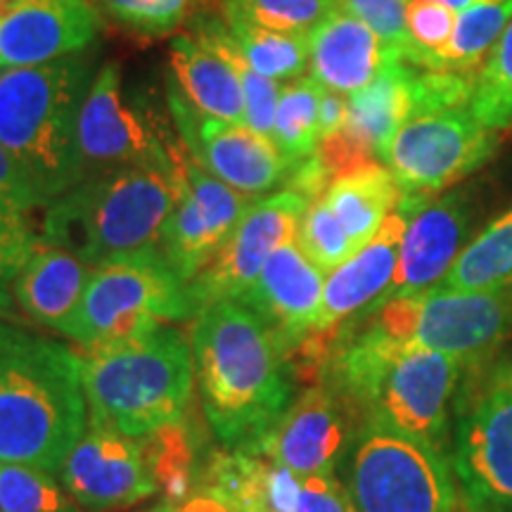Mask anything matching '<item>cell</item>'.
Segmentation results:
<instances>
[{"label": "cell", "instance_id": "1", "mask_svg": "<svg viewBox=\"0 0 512 512\" xmlns=\"http://www.w3.org/2000/svg\"><path fill=\"white\" fill-rule=\"evenodd\" d=\"M463 377L465 368L456 358L354 320L339 337L320 382L342 399L356 427L370 422L451 453Z\"/></svg>", "mask_w": 512, "mask_h": 512}, {"label": "cell", "instance_id": "2", "mask_svg": "<svg viewBox=\"0 0 512 512\" xmlns=\"http://www.w3.org/2000/svg\"><path fill=\"white\" fill-rule=\"evenodd\" d=\"M192 366L214 437L252 448L292 403L290 349L259 313L223 299L195 313Z\"/></svg>", "mask_w": 512, "mask_h": 512}, {"label": "cell", "instance_id": "3", "mask_svg": "<svg viewBox=\"0 0 512 512\" xmlns=\"http://www.w3.org/2000/svg\"><path fill=\"white\" fill-rule=\"evenodd\" d=\"M86 427L76 351L0 316V460L60 475Z\"/></svg>", "mask_w": 512, "mask_h": 512}, {"label": "cell", "instance_id": "4", "mask_svg": "<svg viewBox=\"0 0 512 512\" xmlns=\"http://www.w3.org/2000/svg\"><path fill=\"white\" fill-rule=\"evenodd\" d=\"M91 427L147 437L181 422L192 399L190 339L174 325L114 342L76 344Z\"/></svg>", "mask_w": 512, "mask_h": 512}, {"label": "cell", "instance_id": "5", "mask_svg": "<svg viewBox=\"0 0 512 512\" xmlns=\"http://www.w3.org/2000/svg\"><path fill=\"white\" fill-rule=\"evenodd\" d=\"M176 190V159L83 178L43 209L41 238L88 266L155 252L174 211Z\"/></svg>", "mask_w": 512, "mask_h": 512}, {"label": "cell", "instance_id": "6", "mask_svg": "<svg viewBox=\"0 0 512 512\" xmlns=\"http://www.w3.org/2000/svg\"><path fill=\"white\" fill-rule=\"evenodd\" d=\"M95 79L86 50L36 67L0 69V145L48 204L83 181L79 114Z\"/></svg>", "mask_w": 512, "mask_h": 512}, {"label": "cell", "instance_id": "7", "mask_svg": "<svg viewBox=\"0 0 512 512\" xmlns=\"http://www.w3.org/2000/svg\"><path fill=\"white\" fill-rule=\"evenodd\" d=\"M384 335L456 358L465 373L489 366L512 332V290H451L437 285L389 297L356 318Z\"/></svg>", "mask_w": 512, "mask_h": 512}, {"label": "cell", "instance_id": "8", "mask_svg": "<svg viewBox=\"0 0 512 512\" xmlns=\"http://www.w3.org/2000/svg\"><path fill=\"white\" fill-rule=\"evenodd\" d=\"M356 512H458L451 453L387 427H356L344 463Z\"/></svg>", "mask_w": 512, "mask_h": 512}, {"label": "cell", "instance_id": "9", "mask_svg": "<svg viewBox=\"0 0 512 512\" xmlns=\"http://www.w3.org/2000/svg\"><path fill=\"white\" fill-rule=\"evenodd\" d=\"M451 463L463 512H512V363L465 373Z\"/></svg>", "mask_w": 512, "mask_h": 512}, {"label": "cell", "instance_id": "10", "mask_svg": "<svg viewBox=\"0 0 512 512\" xmlns=\"http://www.w3.org/2000/svg\"><path fill=\"white\" fill-rule=\"evenodd\" d=\"M185 318H195L188 283L155 249L95 266L60 335L76 344L114 342Z\"/></svg>", "mask_w": 512, "mask_h": 512}, {"label": "cell", "instance_id": "11", "mask_svg": "<svg viewBox=\"0 0 512 512\" xmlns=\"http://www.w3.org/2000/svg\"><path fill=\"white\" fill-rule=\"evenodd\" d=\"M496 147L491 128L467 107L418 112L389 145L384 164L411 200H434L453 183L477 171Z\"/></svg>", "mask_w": 512, "mask_h": 512}, {"label": "cell", "instance_id": "12", "mask_svg": "<svg viewBox=\"0 0 512 512\" xmlns=\"http://www.w3.org/2000/svg\"><path fill=\"white\" fill-rule=\"evenodd\" d=\"M181 136L145 107L124 98L119 64L107 62L95 72L79 114V157L83 178L143 164H174Z\"/></svg>", "mask_w": 512, "mask_h": 512}, {"label": "cell", "instance_id": "13", "mask_svg": "<svg viewBox=\"0 0 512 512\" xmlns=\"http://www.w3.org/2000/svg\"><path fill=\"white\" fill-rule=\"evenodd\" d=\"M176 178V204L164 226L159 252L190 283L259 197L242 195L211 176L183 140L176 150Z\"/></svg>", "mask_w": 512, "mask_h": 512}, {"label": "cell", "instance_id": "14", "mask_svg": "<svg viewBox=\"0 0 512 512\" xmlns=\"http://www.w3.org/2000/svg\"><path fill=\"white\" fill-rule=\"evenodd\" d=\"M306 207L309 200L292 190L254 200L226 242L188 283L195 313L223 299H240L264 271L268 256L297 238Z\"/></svg>", "mask_w": 512, "mask_h": 512}, {"label": "cell", "instance_id": "15", "mask_svg": "<svg viewBox=\"0 0 512 512\" xmlns=\"http://www.w3.org/2000/svg\"><path fill=\"white\" fill-rule=\"evenodd\" d=\"M169 110L176 133L192 157L233 190L261 197L290 181L294 166L273 138L261 136L245 124H230L197 112L174 86H169Z\"/></svg>", "mask_w": 512, "mask_h": 512}, {"label": "cell", "instance_id": "16", "mask_svg": "<svg viewBox=\"0 0 512 512\" xmlns=\"http://www.w3.org/2000/svg\"><path fill=\"white\" fill-rule=\"evenodd\" d=\"M240 55L223 12H207L190 31L171 38V86L207 117L245 124V93L235 57Z\"/></svg>", "mask_w": 512, "mask_h": 512}, {"label": "cell", "instance_id": "17", "mask_svg": "<svg viewBox=\"0 0 512 512\" xmlns=\"http://www.w3.org/2000/svg\"><path fill=\"white\" fill-rule=\"evenodd\" d=\"M67 494L86 510H119L157 494L143 441L91 427L76 441L60 470Z\"/></svg>", "mask_w": 512, "mask_h": 512}, {"label": "cell", "instance_id": "18", "mask_svg": "<svg viewBox=\"0 0 512 512\" xmlns=\"http://www.w3.org/2000/svg\"><path fill=\"white\" fill-rule=\"evenodd\" d=\"M356 422L349 408L325 382L306 387L280 415L273 430L247 451L264 453L290 467L294 475H332L342 458Z\"/></svg>", "mask_w": 512, "mask_h": 512}, {"label": "cell", "instance_id": "19", "mask_svg": "<svg viewBox=\"0 0 512 512\" xmlns=\"http://www.w3.org/2000/svg\"><path fill=\"white\" fill-rule=\"evenodd\" d=\"M399 209L408 216V223L392 287L384 299L441 285L470 235V209L458 192L434 200L401 197Z\"/></svg>", "mask_w": 512, "mask_h": 512}, {"label": "cell", "instance_id": "20", "mask_svg": "<svg viewBox=\"0 0 512 512\" xmlns=\"http://www.w3.org/2000/svg\"><path fill=\"white\" fill-rule=\"evenodd\" d=\"M102 27L93 0H17L0 17V69L83 53Z\"/></svg>", "mask_w": 512, "mask_h": 512}, {"label": "cell", "instance_id": "21", "mask_svg": "<svg viewBox=\"0 0 512 512\" xmlns=\"http://www.w3.org/2000/svg\"><path fill=\"white\" fill-rule=\"evenodd\" d=\"M325 271L302 252L297 238L268 256L264 271L238 302L259 313L292 351L316 325L323 304Z\"/></svg>", "mask_w": 512, "mask_h": 512}, {"label": "cell", "instance_id": "22", "mask_svg": "<svg viewBox=\"0 0 512 512\" xmlns=\"http://www.w3.org/2000/svg\"><path fill=\"white\" fill-rule=\"evenodd\" d=\"M200 475L202 491L240 512H297L304 482L290 467L247 448L211 453Z\"/></svg>", "mask_w": 512, "mask_h": 512}, {"label": "cell", "instance_id": "23", "mask_svg": "<svg viewBox=\"0 0 512 512\" xmlns=\"http://www.w3.org/2000/svg\"><path fill=\"white\" fill-rule=\"evenodd\" d=\"M389 60L377 34L339 5L309 34L311 79L328 91L354 95Z\"/></svg>", "mask_w": 512, "mask_h": 512}, {"label": "cell", "instance_id": "24", "mask_svg": "<svg viewBox=\"0 0 512 512\" xmlns=\"http://www.w3.org/2000/svg\"><path fill=\"white\" fill-rule=\"evenodd\" d=\"M91 273L93 268L79 256L41 238L12 285L17 309L36 323L62 332L79 309Z\"/></svg>", "mask_w": 512, "mask_h": 512}, {"label": "cell", "instance_id": "25", "mask_svg": "<svg viewBox=\"0 0 512 512\" xmlns=\"http://www.w3.org/2000/svg\"><path fill=\"white\" fill-rule=\"evenodd\" d=\"M415 112V67L389 57L366 88L349 95L344 131L384 162L399 128Z\"/></svg>", "mask_w": 512, "mask_h": 512}, {"label": "cell", "instance_id": "26", "mask_svg": "<svg viewBox=\"0 0 512 512\" xmlns=\"http://www.w3.org/2000/svg\"><path fill=\"white\" fill-rule=\"evenodd\" d=\"M401 197L392 171L377 162L332 181L323 200L335 211L356 249H361L375 238L387 216L399 209Z\"/></svg>", "mask_w": 512, "mask_h": 512}, {"label": "cell", "instance_id": "27", "mask_svg": "<svg viewBox=\"0 0 512 512\" xmlns=\"http://www.w3.org/2000/svg\"><path fill=\"white\" fill-rule=\"evenodd\" d=\"M223 19L240 55L256 74L275 81H294L302 79L309 69V34H285L259 27L233 12H223Z\"/></svg>", "mask_w": 512, "mask_h": 512}, {"label": "cell", "instance_id": "28", "mask_svg": "<svg viewBox=\"0 0 512 512\" xmlns=\"http://www.w3.org/2000/svg\"><path fill=\"white\" fill-rule=\"evenodd\" d=\"M512 280V211L467 245L441 285L451 290H496Z\"/></svg>", "mask_w": 512, "mask_h": 512}, {"label": "cell", "instance_id": "29", "mask_svg": "<svg viewBox=\"0 0 512 512\" xmlns=\"http://www.w3.org/2000/svg\"><path fill=\"white\" fill-rule=\"evenodd\" d=\"M512 22V0L494 5H472L458 15L451 41L434 55L427 69L472 74L491 53L505 27Z\"/></svg>", "mask_w": 512, "mask_h": 512}, {"label": "cell", "instance_id": "30", "mask_svg": "<svg viewBox=\"0 0 512 512\" xmlns=\"http://www.w3.org/2000/svg\"><path fill=\"white\" fill-rule=\"evenodd\" d=\"M320 95L323 86L316 79H294L283 86L275 110L273 143L290 159L292 166L311 157L320 145Z\"/></svg>", "mask_w": 512, "mask_h": 512}, {"label": "cell", "instance_id": "31", "mask_svg": "<svg viewBox=\"0 0 512 512\" xmlns=\"http://www.w3.org/2000/svg\"><path fill=\"white\" fill-rule=\"evenodd\" d=\"M143 448L157 489L164 491V503L181 505L195 484V446L183 420L147 434Z\"/></svg>", "mask_w": 512, "mask_h": 512}, {"label": "cell", "instance_id": "32", "mask_svg": "<svg viewBox=\"0 0 512 512\" xmlns=\"http://www.w3.org/2000/svg\"><path fill=\"white\" fill-rule=\"evenodd\" d=\"M470 112L491 131L512 126V22L477 72Z\"/></svg>", "mask_w": 512, "mask_h": 512}, {"label": "cell", "instance_id": "33", "mask_svg": "<svg viewBox=\"0 0 512 512\" xmlns=\"http://www.w3.org/2000/svg\"><path fill=\"white\" fill-rule=\"evenodd\" d=\"M114 22L143 36H162L192 24L207 12L223 10V0H100Z\"/></svg>", "mask_w": 512, "mask_h": 512}, {"label": "cell", "instance_id": "34", "mask_svg": "<svg viewBox=\"0 0 512 512\" xmlns=\"http://www.w3.org/2000/svg\"><path fill=\"white\" fill-rule=\"evenodd\" d=\"M0 512H76V505L50 472L0 460Z\"/></svg>", "mask_w": 512, "mask_h": 512}, {"label": "cell", "instance_id": "35", "mask_svg": "<svg viewBox=\"0 0 512 512\" xmlns=\"http://www.w3.org/2000/svg\"><path fill=\"white\" fill-rule=\"evenodd\" d=\"M342 0H223V12L285 34H311Z\"/></svg>", "mask_w": 512, "mask_h": 512}, {"label": "cell", "instance_id": "36", "mask_svg": "<svg viewBox=\"0 0 512 512\" xmlns=\"http://www.w3.org/2000/svg\"><path fill=\"white\" fill-rule=\"evenodd\" d=\"M297 242L302 252L325 273L335 271L356 252L349 233L323 197L309 202V207H306L297 230Z\"/></svg>", "mask_w": 512, "mask_h": 512}, {"label": "cell", "instance_id": "37", "mask_svg": "<svg viewBox=\"0 0 512 512\" xmlns=\"http://www.w3.org/2000/svg\"><path fill=\"white\" fill-rule=\"evenodd\" d=\"M458 15L441 0H408L406 5V31L411 48L406 60L413 67L427 69L434 55L451 41Z\"/></svg>", "mask_w": 512, "mask_h": 512}, {"label": "cell", "instance_id": "38", "mask_svg": "<svg viewBox=\"0 0 512 512\" xmlns=\"http://www.w3.org/2000/svg\"><path fill=\"white\" fill-rule=\"evenodd\" d=\"M38 240L41 235L31 226L29 214L0 209V316L3 318H10L17 309L12 285Z\"/></svg>", "mask_w": 512, "mask_h": 512}, {"label": "cell", "instance_id": "39", "mask_svg": "<svg viewBox=\"0 0 512 512\" xmlns=\"http://www.w3.org/2000/svg\"><path fill=\"white\" fill-rule=\"evenodd\" d=\"M406 5L408 0H342V8L373 29L394 60H406L411 48L406 31Z\"/></svg>", "mask_w": 512, "mask_h": 512}, {"label": "cell", "instance_id": "40", "mask_svg": "<svg viewBox=\"0 0 512 512\" xmlns=\"http://www.w3.org/2000/svg\"><path fill=\"white\" fill-rule=\"evenodd\" d=\"M235 69H238L242 93H245V126L261 133V136L273 138L275 110H278L283 86H280V81L256 74L242 55L235 57Z\"/></svg>", "mask_w": 512, "mask_h": 512}, {"label": "cell", "instance_id": "41", "mask_svg": "<svg viewBox=\"0 0 512 512\" xmlns=\"http://www.w3.org/2000/svg\"><path fill=\"white\" fill-rule=\"evenodd\" d=\"M48 200L41 195L34 178L27 174L17 157H12L0 145V209L31 214L34 209H46Z\"/></svg>", "mask_w": 512, "mask_h": 512}, {"label": "cell", "instance_id": "42", "mask_svg": "<svg viewBox=\"0 0 512 512\" xmlns=\"http://www.w3.org/2000/svg\"><path fill=\"white\" fill-rule=\"evenodd\" d=\"M297 512H356L347 486L335 475L304 477Z\"/></svg>", "mask_w": 512, "mask_h": 512}, {"label": "cell", "instance_id": "43", "mask_svg": "<svg viewBox=\"0 0 512 512\" xmlns=\"http://www.w3.org/2000/svg\"><path fill=\"white\" fill-rule=\"evenodd\" d=\"M347 114H349L347 95L323 88V95H320V114H318L320 140L335 136L337 131H342L344 124H347Z\"/></svg>", "mask_w": 512, "mask_h": 512}, {"label": "cell", "instance_id": "44", "mask_svg": "<svg viewBox=\"0 0 512 512\" xmlns=\"http://www.w3.org/2000/svg\"><path fill=\"white\" fill-rule=\"evenodd\" d=\"M174 512H240V510L233 508L226 498L197 489L192 491L181 505H176Z\"/></svg>", "mask_w": 512, "mask_h": 512}, {"label": "cell", "instance_id": "45", "mask_svg": "<svg viewBox=\"0 0 512 512\" xmlns=\"http://www.w3.org/2000/svg\"><path fill=\"white\" fill-rule=\"evenodd\" d=\"M441 3H446L448 8L463 12L467 8H472V5H494V3H503V0H441Z\"/></svg>", "mask_w": 512, "mask_h": 512}, {"label": "cell", "instance_id": "46", "mask_svg": "<svg viewBox=\"0 0 512 512\" xmlns=\"http://www.w3.org/2000/svg\"><path fill=\"white\" fill-rule=\"evenodd\" d=\"M15 3H17V0H0V17H3L5 12H8Z\"/></svg>", "mask_w": 512, "mask_h": 512}, {"label": "cell", "instance_id": "47", "mask_svg": "<svg viewBox=\"0 0 512 512\" xmlns=\"http://www.w3.org/2000/svg\"><path fill=\"white\" fill-rule=\"evenodd\" d=\"M145 512H174V505H169V503H162V505H157V508H152V510H145Z\"/></svg>", "mask_w": 512, "mask_h": 512}]
</instances>
